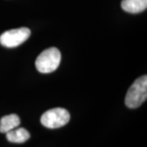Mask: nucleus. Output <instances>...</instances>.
Masks as SVG:
<instances>
[{"mask_svg": "<svg viewBox=\"0 0 147 147\" xmlns=\"http://www.w3.org/2000/svg\"><path fill=\"white\" fill-rule=\"evenodd\" d=\"M121 8L129 13H139L146 9L147 0H123Z\"/></svg>", "mask_w": 147, "mask_h": 147, "instance_id": "5", "label": "nucleus"}, {"mask_svg": "<svg viewBox=\"0 0 147 147\" xmlns=\"http://www.w3.org/2000/svg\"><path fill=\"white\" fill-rule=\"evenodd\" d=\"M147 97L146 75L137 78L129 87L125 97V104L129 108H136L142 105Z\"/></svg>", "mask_w": 147, "mask_h": 147, "instance_id": "1", "label": "nucleus"}, {"mask_svg": "<svg viewBox=\"0 0 147 147\" xmlns=\"http://www.w3.org/2000/svg\"><path fill=\"white\" fill-rule=\"evenodd\" d=\"M70 115L67 110L62 108H55L47 110L42 115L40 122L49 129L59 128L69 122Z\"/></svg>", "mask_w": 147, "mask_h": 147, "instance_id": "3", "label": "nucleus"}, {"mask_svg": "<svg viewBox=\"0 0 147 147\" xmlns=\"http://www.w3.org/2000/svg\"><path fill=\"white\" fill-rule=\"evenodd\" d=\"M30 35V29L27 27L11 29L3 32L0 36V44L6 48L18 47L26 41Z\"/></svg>", "mask_w": 147, "mask_h": 147, "instance_id": "4", "label": "nucleus"}, {"mask_svg": "<svg viewBox=\"0 0 147 147\" xmlns=\"http://www.w3.org/2000/svg\"><path fill=\"white\" fill-rule=\"evenodd\" d=\"M61 55L57 48L52 47L46 49L38 57L35 62L37 69L40 72L48 74L53 72L59 65Z\"/></svg>", "mask_w": 147, "mask_h": 147, "instance_id": "2", "label": "nucleus"}, {"mask_svg": "<svg viewBox=\"0 0 147 147\" xmlns=\"http://www.w3.org/2000/svg\"><path fill=\"white\" fill-rule=\"evenodd\" d=\"M21 123L19 117L15 114L5 115L0 120V132L6 134L17 127Z\"/></svg>", "mask_w": 147, "mask_h": 147, "instance_id": "6", "label": "nucleus"}, {"mask_svg": "<svg viewBox=\"0 0 147 147\" xmlns=\"http://www.w3.org/2000/svg\"><path fill=\"white\" fill-rule=\"evenodd\" d=\"M30 138L29 131L25 128L20 127L14 129L6 133V138L9 142L21 144L28 140Z\"/></svg>", "mask_w": 147, "mask_h": 147, "instance_id": "7", "label": "nucleus"}]
</instances>
